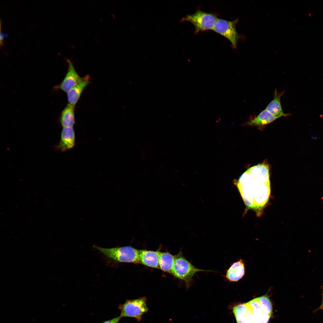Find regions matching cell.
I'll return each mask as SVG.
<instances>
[{
    "label": "cell",
    "mask_w": 323,
    "mask_h": 323,
    "mask_svg": "<svg viewBox=\"0 0 323 323\" xmlns=\"http://www.w3.org/2000/svg\"><path fill=\"white\" fill-rule=\"evenodd\" d=\"M236 185L245 205L260 214L270 194L268 165L261 163L250 167L241 175Z\"/></svg>",
    "instance_id": "1"
},
{
    "label": "cell",
    "mask_w": 323,
    "mask_h": 323,
    "mask_svg": "<svg viewBox=\"0 0 323 323\" xmlns=\"http://www.w3.org/2000/svg\"><path fill=\"white\" fill-rule=\"evenodd\" d=\"M237 323H268L272 313L269 297L265 295L233 307Z\"/></svg>",
    "instance_id": "2"
},
{
    "label": "cell",
    "mask_w": 323,
    "mask_h": 323,
    "mask_svg": "<svg viewBox=\"0 0 323 323\" xmlns=\"http://www.w3.org/2000/svg\"><path fill=\"white\" fill-rule=\"evenodd\" d=\"M93 246L108 258L115 261L140 263L139 250L131 246L110 248H102L95 245H93Z\"/></svg>",
    "instance_id": "3"
},
{
    "label": "cell",
    "mask_w": 323,
    "mask_h": 323,
    "mask_svg": "<svg viewBox=\"0 0 323 323\" xmlns=\"http://www.w3.org/2000/svg\"><path fill=\"white\" fill-rule=\"evenodd\" d=\"M210 271L198 269L193 265L180 252L175 256V261L171 273L176 277L183 281L187 288L189 287L194 275L200 271Z\"/></svg>",
    "instance_id": "4"
},
{
    "label": "cell",
    "mask_w": 323,
    "mask_h": 323,
    "mask_svg": "<svg viewBox=\"0 0 323 323\" xmlns=\"http://www.w3.org/2000/svg\"><path fill=\"white\" fill-rule=\"evenodd\" d=\"M119 308L121 318L132 317L138 321L141 320L143 315L148 311L146 299L144 297L127 300L124 303L120 305Z\"/></svg>",
    "instance_id": "5"
},
{
    "label": "cell",
    "mask_w": 323,
    "mask_h": 323,
    "mask_svg": "<svg viewBox=\"0 0 323 323\" xmlns=\"http://www.w3.org/2000/svg\"><path fill=\"white\" fill-rule=\"evenodd\" d=\"M216 16L198 10L195 13L187 15L182 21L191 22L194 26L195 33L213 29L217 19Z\"/></svg>",
    "instance_id": "6"
},
{
    "label": "cell",
    "mask_w": 323,
    "mask_h": 323,
    "mask_svg": "<svg viewBox=\"0 0 323 323\" xmlns=\"http://www.w3.org/2000/svg\"><path fill=\"white\" fill-rule=\"evenodd\" d=\"M238 21V19L231 21L217 19L212 29L229 40L234 48L236 47L239 38L235 28Z\"/></svg>",
    "instance_id": "7"
},
{
    "label": "cell",
    "mask_w": 323,
    "mask_h": 323,
    "mask_svg": "<svg viewBox=\"0 0 323 323\" xmlns=\"http://www.w3.org/2000/svg\"><path fill=\"white\" fill-rule=\"evenodd\" d=\"M67 61L68 68L67 73L62 82L55 86V89L67 93L81 80L83 77L77 74L71 62L69 60Z\"/></svg>",
    "instance_id": "8"
},
{
    "label": "cell",
    "mask_w": 323,
    "mask_h": 323,
    "mask_svg": "<svg viewBox=\"0 0 323 323\" xmlns=\"http://www.w3.org/2000/svg\"><path fill=\"white\" fill-rule=\"evenodd\" d=\"M75 144V133L73 127L63 128L57 148L62 152H64L73 148Z\"/></svg>",
    "instance_id": "9"
},
{
    "label": "cell",
    "mask_w": 323,
    "mask_h": 323,
    "mask_svg": "<svg viewBox=\"0 0 323 323\" xmlns=\"http://www.w3.org/2000/svg\"><path fill=\"white\" fill-rule=\"evenodd\" d=\"M90 79L88 75L83 77L81 80L67 93L68 104L75 106L84 90L90 83Z\"/></svg>",
    "instance_id": "10"
},
{
    "label": "cell",
    "mask_w": 323,
    "mask_h": 323,
    "mask_svg": "<svg viewBox=\"0 0 323 323\" xmlns=\"http://www.w3.org/2000/svg\"><path fill=\"white\" fill-rule=\"evenodd\" d=\"M139 252L140 263L150 267L159 268V251L140 250Z\"/></svg>",
    "instance_id": "11"
},
{
    "label": "cell",
    "mask_w": 323,
    "mask_h": 323,
    "mask_svg": "<svg viewBox=\"0 0 323 323\" xmlns=\"http://www.w3.org/2000/svg\"><path fill=\"white\" fill-rule=\"evenodd\" d=\"M245 273V264L242 259H240L234 263L227 269L225 277L230 282H237L243 277Z\"/></svg>",
    "instance_id": "12"
},
{
    "label": "cell",
    "mask_w": 323,
    "mask_h": 323,
    "mask_svg": "<svg viewBox=\"0 0 323 323\" xmlns=\"http://www.w3.org/2000/svg\"><path fill=\"white\" fill-rule=\"evenodd\" d=\"M284 93V91L280 92H278L275 89L274 93L273 99L268 104L265 109L274 116L281 117H287L290 115V114L285 113L282 109L281 99Z\"/></svg>",
    "instance_id": "13"
},
{
    "label": "cell",
    "mask_w": 323,
    "mask_h": 323,
    "mask_svg": "<svg viewBox=\"0 0 323 323\" xmlns=\"http://www.w3.org/2000/svg\"><path fill=\"white\" fill-rule=\"evenodd\" d=\"M280 117L273 115L265 109L255 117L247 122L246 124L250 126H263L273 122Z\"/></svg>",
    "instance_id": "14"
},
{
    "label": "cell",
    "mask_w": 323,
    "mask_h": 323,
    "mask_svg": "<svg viewBox=\"0 0 323 323\" xmlns=\"http://www.w3.org/2000/svg\"><path fill=\"white\" fill-rule=\"evenodd\" d=\"M75 106L68 104L61 112L60 120L63 128L73 127L75 124Z\"/></svg>",
    "instance_id": "15"
},
{
    "label": "cell",
    "mask_w": 323,
    "mask_h": 323,
    "mask_svg": "<svg viewBox=\"0 0 323 323\" xmlns=\"http://www.w3.org/2000/svg\"><path fill=\"white\" fill-rule=\"evenodd\" d=\"M175 261V256L168 252H160L159 268L164 272L171 273Z\"/></svg>",
    "instance_id": "16"
},
{
    "label": "cell",
    "mask_w": 323,
    "mask_h": 323,
    "mask_svg": "<svg viewBox=\"0 0 323 323\" xmlns=\"http://www.w3.org/2000/svg\"><path fill=\"white\" fill-rule=\"evenodd\" d=\"M8 35L7 33H5L1 32V30L0 33V46L1 47L4 46V39L5 38L7 37Z\"/></svg>",
    "instance_id": "17"
},
{
    "label": "cell",
    "mask_w": 323,
    "mask_h": 323,
    "mask_svg": "<svg viewBox=\"0 0 323 323\" xmlns=\"http://www.w3.org/2000/svg\"><path fill=\"white\" fill-rule=\"evenodd\" d=\"M121 318L120 316L113 319L107 320L102 323H118Z\"/></svg>",
    "instance_id": "18"
},
{
    "label": "cell",
    "mask_w": 323,
    "mask_h": 323,
    "mask_svg": "<svg viewBox=\"0 0 323 323\" xmlns=\"http://www.w3.org/2000/svg\"><path fill=\"white\" fill-rule=\"evenodd\" d=\"M321 307V309H323V298H322V304H321V307Z\"/></svg>",
    "instance_id": "19"
}]
</instances>
